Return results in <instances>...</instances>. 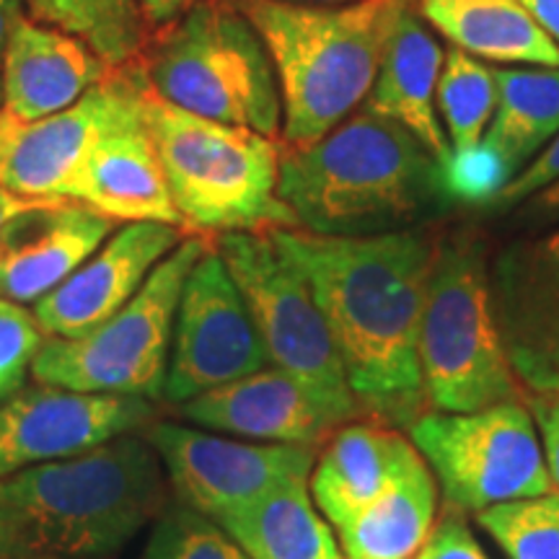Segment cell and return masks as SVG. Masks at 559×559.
<instances>
[{
	"label": "cell",
	"instance_id": "cell-36",
	"mask_svg": "<svg viewBox=\"0 0 559 559\" xmlns=\"http://www.w3.org/2000/svg\"><path fill=\"white\" fill-rule=\"evenodd\" d=\"M198 0H138L140 13H143L145 24H148L151 34H156L166 26H171L174 21H179Z\"/></svg>",
	"mask_w": 559,
	"mask_h": 559
},
{
	"label": "cell",
	"instance_id": "cell-13",
	"mask_svg": "<svg viewBox=\"0 0 559 559\" xmlns=\"http://www.w3.org/2000/svg\"><path fill=\"white\" fill-rule=\"evenodd\" d=\"M145 88L148 83L132 62L45 120H19L0 107V187L19 198L68 200L88 151L122 111L143 99Z\"/></svg>",
	"mask_w": 559,
	"mask_h": 559
},
{
	"label": "cell",
	"instance_id": "cell-20",
	"mask_svg": "<svg viewBox=\"0 0 559 559\" xmlns=\"http://www.w3.org/2000/svg\"><path fill=\"white\" fill-rule=\"evenodd\" d=\"M109 68L86 41L16 13L3 50V109L34 122L81 102Z\"/></svg>",
	"mask_w": 559,
	"mask_h": 559
},
{
	"label": "cell",
	"instance_id": "cell-43",
	"mask_svg": "<svg viewBox=\"0 0 559 559\" xmlns=\"http://www.w3.org/2000/svg\"><path fill=\"white\" fill-rule=\"evenodd\" d=\"M21 559H55V557H21Z\"/></svg>",
	"mask_w": 559,
	"mask_h": 559
},
{
	"label": "cell",
	"instance_id": "cell-10",
	"mask_svg": "<svg viewBox=\"0 0 559 559\" xmlns=\"http://www.w3.org/2000/svg\"><path fill=\"white\" fill-rule=\"evenodd\" d=\"M409 440L436 472L451 508L481 510L555 492L531 409L500 402L477 412H425Z\"/></svg>",
	"mask_w": 559,
	"mask_h": 559
},
{
	"label": "cell",
	"instance_id": "cell-8",
	"mask_svg": "<svg viewBox=\"0 0 559 559\" xmlns=\"http://www.w3.org/2000/svg\"><path fill=\"white\" fill-rule=\"evenodd\" d=\"M210 241L202 234L187 236L156 264L130 304L94 332L79 340H45L32 366L34 379L83 394L158 400L164 394L181 290Z\"/></svg>",
	"mask_w": 559,
	"mask_h": 559
},
{
	"label": "cell",
	"instance_id": "cell-21",
	"mask_svg": "<svg viewBox=\"0 0 559 559\" xmlns=\"http://www.w3.org/2000/svg\"><path fill=\"white\" fill-rule=\"evenodd\" d=\"M443 58L445 52L430 32V24L407 0L362 107L409 130L445 169L453 153L436 104Z\"/></svg>",
	"mask_w": 559,
	"mask_h": 559
},
{
	"label": "cell",
	"instance_id": "cell-27",
	"mask_svg": "<svg viewBox=\"0 0 559 559\" xmlns=\"http://www.w3.org/2000/svg\"><path fill=\"white\" fill-rule=\"evenodd\" d=\"M24 5L29 19L86 41L109 68L138 62L151 39L138 0H24Z\"/></svg>",
	"mask_w": 559,
	"mask_h": 559
},
{
	"label": "cell",
	"instance_id": "cell-19",
	"mask_svg": "<svg viewBox=\"0 0 559 559\" xmlns=\"http://www.w3.org/2000/svg\"><path fill=\"white\" fill-rule=\"evenodd\" d=\"M187 423L264 443H326L340 419L332 417L293 376L275 366L230 381L179 404Z\"/></svg>",
	"mask_w": 559,
	"mask_h": 559
},
{
	"label": "cell",
	"instance_id": "cell-6",
	"mask_svg": "<svg viewBox=\"0 0 559 559\" xmlns=\"http://www.w3.org/2000/svg\"><path fill=\"white\" fill-rule=\"evenodd\" d=\"M425 396L436 412H477L519 402L495 317L489 254L481 230H440L417 340Z\"/></svg>",
	"mask_w": 559,
	"mask_h": 559
},
{
	"label": "cell",
	"instance_id": "cell-12",
	"mask_svg": "<svg viewBox=\"0 0 559 559\" xmlns=\"http://www.w3.org/2000/svg\"><path fill=\"white\" fill-rule=\"evenodd\" d=\"M145 438L166 466L181 506L213 521L288 481L309 479L317 464V445L243 443L179 423H153Z\"/></svg>",
	"mask_w": 559,
	"mask_h": 559
},
{
	"label": "cell",
	"instance_id": "cell-34",
	"mask_svg": "<svg viewBox=\"0 0 559 559\" xmlns=\"http://www.w3.org/2000/svg\"><path fill=\"white\" fill-rule=\"evenodd\" d=\"M531 415H534L536 425H539L551 481L559 489V396H534Z\"/></svg>",
	"mask_w": 559,
	"mask_h": 559
},
{
	"label": "cell",
	"instance_id": "cell-3",
	"mask_svg": "<svg viewBox=\"0 0 559 559\" xmlns=\"http://www.w3.org/2000/svg\"><path fill=\"white\" fill-rule=\"evenodd\" d=\"M164 506L158 453L128 432L0 479V559H109Z\"/></svg>",
	"mask_w": 559,
	"mask_h": 559
},
{
	"label": "cell",
	"instance_id": "cell-9",
	"mask_svg": "<svg viewBox=\"0 0 559 559\" xmlns=\"http://www.w3.org/2000/svg\"><path fill=\"white\" fill-rule=\"evenodd\" d=\"M213 243L247 304L272 366L304 383L342 425L360 417L309 280L272 228L228 230L215 236Z\"/></svg>",
	"mask_w": 559,
	"mask_h": 559
},
{
	"label": "cell",
	"instance_id": "cell-18",
	"mask_svg": "<svg viewBox=\"0 0 559 559\" xmlns=\"http://www.w3.org/2000/svg\"><path fill=\"white\" fill-rule=\"evenodd\" d=\"M143 109L145 96L102 132L75 174L68 200L83 202L111 221L185 228Z\"/></svg>",
	"mask_w": 559,
	"mask_h": 559
},
{
	"label": "cell",
	"instance_id": "cell-33",
	"mask_svg": "<svg viewBox=\"0 0 559 559\" xmlns=\"http://www.w3.org/2000/svg\"><path fill=\"white\" fill-rule=\"evenodd\" d=\"M417 559H487V555L481 551L477 539H474L464 515L449 508L436 531H430L428 542H425Z\"/></svg>",
	"mask_w": 559,
	"mask_h": 559
},
{
	"label": "cell",
	"instance_id": "cell-25",
	"mask_svg": "<svg viewBox=\"0 0 559 559\" xmlns=\"http://www.w3.org/2000/svg\"><path fill=\"white\" fill-rule=\"evenodd\" d=\"M436 521V485L423 456L340 531L345 559H417Z\"/></svg>",
	"mask_w": 559,
	"mask_h": 559
},
{
	"label": "cell",
	"instance_id": "cell-38",
	"mask_svg": "<svg viewBox=\"0 0 559 559\" xmlns=\"http://www.w3.org/2000/svg\"><path fill=\"white\" fill-rule=\"evenodd\" d=\"M39 200L34 198H19V194H13L9 190H3L0 187V230H3L9 223L16 218V215L24 213V210H29L37 205Z\"/></svg>",
	"mask_w": 559,
	"mask_h": 559
},
{
	"label": "cell",
	"instance_id": "cell-23",
	"mask_svg": "<svg viewBox=\"0 0 559 559\" xmlns=\"http://www.w3.org/2000/svg\"><path fill=\"white\" fill-rule=\"evenodd\" d=\"M417 11L472 58L495 66L559 68V45L521 0H419Z\"/></svg>",
	"mask_w": 559,
	"mask_h": 559
},
{
	"label": "cell",
	"instance_id": "cell-7",
	"mask_svg": "<svg viewBox=\"0 0 559 559\" xmlns=\"http://www.w3.org/2000/svg\"><path fill=\"white\" fill-rule=\"evenodd\" d=\"M145 124L156 143L174 207L192 234L293 228L277 198L280 140L192 115L145 91Z\"/></svg>",
	"mask_w": 559,
	"mask_h": 559
},
{
	"label": "cell",
	"instance_id": "cell-32",
	"mask_svg": "<svg viewBox=\"0 0 559 559\" xmlns=\"http://www.w3.org/2000/svg\"><path fill=\"white\" fill-rule=\"evenodd\" d=\"M559 179V132L549 140V145L536 156L526 169L515 174L506 187L498 192V198L489 202V210L495 213H506V210L519 207L523 200H528L531 194H536L544 187H549L551 181Z\"/></svg>",
	"mask_w": 559,
	"mask_h": 559
},
{
	"label": "cell",
	"instance_id": "cell-15",
	"mask_svg": "<svg viewBox=\"0 0 559 559\" xmlns=\"http://www.w3.org/2000/svg\"><path fill=\"white\" fill-rule=\"evenodd\" d=\"M510 368L534 396H559V228L528 234L489 262Z\"/></svg>",
	"mask_w": 559,
	"mask_h": 559
},
{
	"label": "cell",
	"instance_id": "cell-31",
	"mask_svg": "<svg viewBox=\"0 0 559 559\" xmlns=\"http://www.w3.org/2000/svg\"><path fill=\"white\" fill-rule=\"evenodd\" d=\"M41 345L45 332L37 317L21 304L0 298V402L24 386Z\"/></svg>",
	"mask_w": 559,
	"mask_h": 559
},
{
	"label": "cell",
	"instance_id": "cell-16",
	"mask_svg": "<svg viewBox=\"0 0 559 559\" xmlns=\"http://www.w3.org/2000/svg\"><path fill=\"white\" fill-rule=\"evenodd\" d=\"M185 234L169 223H128L60 288L34 304L41 332L60 340L94 332L130 304L156 264L187 239Z\"/></svg>",
	"mask_w": 559,
	"mask_h": 559
},
{
	"label": "cell",
	"instance_id": "cell-30",
	"mask_svg": "<svg viewBox=\"0 0 559 559\" xmlns=\"http://www.w3.org/2000/svg\"><path fill=\"white\" fill-rule=\"evenodd\" d=\"M143 559H249L221 523L177 506L158 515Z\"/></svg>",
	"mask_w": 559,
	"mask_h": 559
},
{
	"label": "cell",
	"instance_id": "cell-2",
	"mask_svg": "<svg viewBox=\"0 0 559 559\" xmlns=\"http://www.w3.org/2000/svg\"><path fill=\"white\" fill-rule=\"evenodd\" d=\"M277 198L293 228L349 239L432 226L451 205L436 156L368 107L317 143H280Z\"/></svg>",
	"mask_w": 559,
	"mask_h": 559
},
{
	"label": "cell",
	"instance_id": "cell-22",
	"mask_svg": "<svg viewBox=\"0 0 559 559\" xmlns=\"http://www.w3.org/2000/svg\"><path fill=\"white\" fill-rule=\"evenodd\" d=\"M417 456L409 438L376 423H345L332 432L311 469V495L321 515L342 528L381 498Z\"/></svg>",
	"mask_w": 559,
	"mask_h": 559
},
{
	"label": "cell",
	"instance_id": "cell-41",
	"mask_svg": "<svg viewBox=\"0 0 559 559\" xmlns=\"http://www.w3.org/2000/svg\"><path fill=\"white\" fill-rule=\"evenodd\" d=\"M0 3H9L13 9H24V0H0Z\"/></svg>",
	"mask_w": 559,
	"mask_h": 559
},
{
	"label": "cell",
	"instance_id": "cell-4",
	"mask_svg": "<svg viewBox=\"0 0 559 559\" xmlns=\"http://www.w3.org/2000/svg\"><path fill=\"white\" fill-rule=\"evenodd\" d=\"M275 66L283 135L280 143H317L366 104L396 19L407 0L349 5H293L236 0Z\"/></svg>",
	"mask_w": 559,
	"mask_h": 559
},
{
	"label": "cell",
	"instance_id": "cell-17",
	"mask_svg": "<svg viewBox=\"0 0 559 559\" xmlns=\"http://www.w3.org/2000/svg\"><path fill=\"white\" fill-rule=\"evenodd\" d=\"M117 221L75 200H39L0 230V298L37 304L102 249Z\"/></svg>",
	"mask_w": 559,
	"mask_h": 559
},
{
	"label": "cell",
	"instance_id": "cell-5",
	"mask_svg": "<svg viewBox=\"0 0 559 559\" xmlns=\"http://www.w3.org/2000/svg\"><path fill=\"white\" fill-rule=\"evenodd\" d=\"M138 66L153 94L174 107L272 140L283 135L275 66L236 0H198L151 34Z\"/></svg>",
	"mask_w": 559,
	"mask_h": 559
},
{
	"label": "cell",
	"instance_id": "cell-26",
	"mask_svg": "<svg viewBox=\"0 0 559 559\" xmlns=\"http://www.w3.org/2000/svg\"><path fill=\"white\" fill-rule=\"evenodd\" d=\"M498 107L481 145L510 179L526 169L559 132V68H498Z\"/></svg>",
	"mask_w": 559,
	"mask_h": 559
},
{
	"label": "cell",
	"instance_id": "cell-24",
	"mask_svg": "<svg viewBox=\"0 0 559 559\" xmlns=\"http://www.w3.org/2000/svg\"><path fill=\"white\" fill-rule=\"evenodd\" d=\"M215 523L249 559H345L330 523L311 506L309 479L288 481Z\"/></svg>",
	"mask_w": 559,
	"mask_h": 559
},
{
	"label": "cell",
	"instance_id": "cell-35",
	"mask_svg": "<svg viewBox=\"0 0 559 559\" xmlns=\"http://www.w3.org/2000/svg\"><path fill=\"white\" fill-rule=\"evenodd\" d=\"M513 223L531 230L559 226V179L513 207Z\"/></svg>",
	"mask_w": 559,
	"mask_h": 559
},
{
	"label": "cell",
	"instance_id": "cell-40",
	"mask_svg": "<svg viewBox=\"0 0 559 559\" xmlns=\"http://www.w3.org/2000/svg\"><path fill=\"white\" fill-rule=\"evenodd\" d=\"M277 3H293V5H349V3H360V0H277Z\"/></svg>",
	"mask_w": 559,
	"mask_h": 559
},
{
	"label": "cell",
	"instance_id": "cell-29",
	"mask_svg": "<svg viewBox=\"0 0 559 559\" xmlns=\"http://www.w3.org/2000/svg\"><path fill=\"white\" fill-rule=\"evenodd\" d=\"M508 559H559V489L477 513Z\"/></svg>",
	"mask_w": 559,
	"mask_h": 559
},
{
	"label": "cell",
	"instance_id": "cell-14",
	"mask_svg": "<svg viewBox=\"0 0 559 559\" xmlns=\"http://www.w3.org/2000/svg\"><path fill=\"white\" fill-rule=\"evenodd\" d=\"M153 417L156 407L145 396L83 394L37 381L0 402V479L81 456Z\"/></svg>",
	"mask_w": 559,
	"mask_h": 559
},
{
	"label": "cell",
	"instance_id": "cell-28",
	"mask_svg": "<svg viewBox=\"0 0 559 559\" xmlns=\"http://www.w3.org/2000/svg\"><path fill=\"white\" fill-rule=\"evenodd\" d=\"M436 104L451 153L472 151L481 143L498 107L495 70L451 45L440 70Z\"/></svg>",
	"mask_w": 559,
	"mask_h": 559
},
{
	"label": "cell",
	"instance_id": "cell-42",
	"mask_svg": "<svg viewBox=\"0 0 559 559\" xmlns=\"http://www.w3.org/2000/svg\"><path fill=\"white\" fill-rule=\"evenodd\" d=\"M0 107H3V70H0Z\"/></svg>",
	"mask_w": 559,
	"mask_h": 559
},
{
	"label": "cell",
	"instance_id": "cell-1",
	"mask_svg": "<svg viewBox=\"0 0 559 559\" xmlns=\"http://www.w3.org/2000/svg\"><path fill=\"white\" fill-rule=\"evenodd\" d=\"M309 280L362 415L409 430L428 412L417 340L440 230L319 236L272 228Z\"/></svg>",
	"mask_w": 559,
	"mask_h": 559
},
{
	"label": "cell",
	"instance_id": "cell-11",
	"mask_svg": "<svg viewBox=\"0 0 559 559\" xmlns=\"http://www.w3.org/2000/svg\"><path fill=\"white\" fill-rule=\"evenodd\" d=\"M260 332L218 249L210 241L181 290L164 400L179 404L267 366Z\"/></svg>",
	"mask_w": 559,
	"mask_h": 559
},
{
	"label": "cell",
	"instance_id": "cell-39",
	"mask_svg": "<svg viewBox=\"0 0 559 559\" xmlns=\"http://www.w3.org/2000/svg\"><path fill=\"white\" fill-rule=\"evenodd\" d=\"M16 13H21V9H13L9 3H0V70H3V50H5V39H9V29H11V21Z\"/></svg>",
	"mask_w": 559,
	"mask_h": 559
},
{
	"label": "cell",
	"instance_id": "cell-37",
	"mask_svg": "<svg viewBox=\"0 0 559 559\" xmlns=\"http://www.w3.org/2000/svg\"><path fill=\"white\" fill-rule=\"evenodd\" d=\"M536 24L559 45V0H521Z\"/></svg>",
	"mask_w": 559,
	"mask_h": 559
}]
</instances>
